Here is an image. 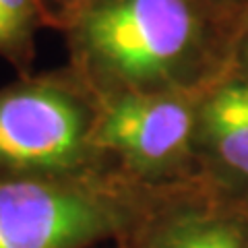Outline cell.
<instances>
[{
	"mask_svg": "<svg viewBox=\"0 0 248 248\" xmlns=\"http://www.w3.org/2000/svg\"><path fill=\"white\" fill-rule=\"evenodd\" d=\"M102 248H120V246H116V244H112V246H102Z\"/></svg>",
	"mask_w": 248,
	"mask_h": 248,
	"instance_id": "8",
	"label": "cell"
},
{
	"mask_svg": "<svg viewBox=\"0 0 248 248\" xmlns=\"http://www.w3.org/2000/svg\"><path fill=\"white\" fill-rule=\"evenodd\" d=\"M120 248H248V215L197 180L149 192Z\"/></svg>",
	"mask_w": 248,
	"mask_h": 248,
	"instance_id": "5",
	"label": "cell"
},
{
	"mask_svg": "<svg viewBox=\"0 0 248 248\" xmlns=\"http://www.w3.org/2000/svg\"><path fill=\"white\" fill-rule=\"evenodd\" d=\"M192 31L182 0H112L89 15L85 40L99 73L116 85L112 95L178 91Z\"/></svg>",
	"mask_w": 248,
	"mask_h": 248,
	"instance_id": "2",
	"label": "cell"
},
{
	"mask_svg": "<svg viewBox=\"0 0 248 248\" xmlns=\"http://www.w3.org/2000/svg\"><path fill=\"white\" fill-rule=\"evenodd\" d=\"M29 0H0V40H9L27 17Z\"/></svg>",
	"mask_w": 248,
	"mask_h": 248,
	"instance_id": "7",
	"label": "cell"
},
{
	"mask_svg": "<svg viewBox=\"0 0 248 248\" xmlns=\"http://www.w3.org/2000/svg\"><path fill=\"white\" fill-rule=\"evenodd\" d=\"M153 188L120 172L0 180V248H102L133 228Z\"/></svg>",
	"mask_w": 248,
	"mask_h": 248,
	"instance_id": "1",
	"label": "cell"
},
{
	"mask_svg": "<svg viewBox=\"0 0 248 248\" xmlns=\"http://www.w3.org/2000/svg\"><path fill=\"white\" fill-rule=\"evenodd\" d=\"M197 137L226 172L248 182V83L226 85L207 97Z\"/></svg>",
	"mask_w": 248,
	"mask_h": 248,
	"instance_id": "6",
	"label": "cell"
},
{
	"mask_svg": "<svg viewBox=\"0 0 248 248\" xmlns=\"http://www.w3.org/2000/svg\"><path fill=\"white\" fill-rule=\"evenodd\" d=\"M97 112L58 85L0 93V180L104 172L93 141Z\"/></svg>",
	"mask_w": 248,
	"mask_h": 248,
	"instance_id": "3",
	"label": "cell"
},
{
	"mask_svg": "<svg viewBox=\"0 0 248 248\" xmlns=\"http://www.w3.org/2000/svg\"><path fill=\"white\" fill-rule=\"evenodd\" d=\"M199 110L180 91L118 93L99 104L93 141L120 161V174L147 188L182 184L195 151Z\"/></svg>",
	"mask_w": 248,
	"mask_h": 248,
	"instance_id": "4",
	"label": "cell"
}]
</instances>
